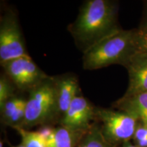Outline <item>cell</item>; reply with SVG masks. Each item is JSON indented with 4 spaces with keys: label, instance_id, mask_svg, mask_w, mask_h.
Wrapping results in <instances>:
<instances>
[{
    "label": "cell",
    "instance_id": "cell-1",
    "mask_svg": "<svg viewBox=\"0 0 147 147\" xmlns=\"http://www.w3.org/2000/svg\"><path fill=\"white\" fill-rule=\"evenodd\" d=\"M118 3L111 0H88L68 27L83 53L121 30L118 23Z\"/></svg>",
    "mask_w": 147,
    "mask_h": 147
},
{
    "label": "cell",
    "instance_id": "cell-2",
    "mask_svg": "<svg viewBox=\"0 0 147 147\" xmlns=\"http://www.w3.org/2000/svg\"><path fill=\"white\" fill-rule=\"evenodd\" d=\"M136 51L134 29H121L84 53L83 68L94 70L115 64L123 66Z\"/></svg>",
    "mask_w": 147,
    "mask_h": 147
},
{
    "label": "cell",
    "instance_id": "cell-3",
    "mask_svg": "<svg viewBox=\"0 0 147 147\" xmlns=\"http://www.w3.org/2000/svg\"><path fill=\"white\" fill-rule=\"evenodd\" d=\"M59 122L54 76H50L29 91L21 128L29 130L36 126L53 125Z\"/></svg>",
    "mask_w": 147,
    "mask_h": 147
},
{
    "label": "cell",
    "instance_id": "cell-4",
    "mask_svg": "<svg viewBox=\"0 0 147 147\" xmlns=\"http://www.w3.org/2000/svg\"><path fill=\"white\" fill-rule=\"evenodd\" d=\"M95 121L105 139L119 146L133 138L139 121L131 114L120 110L95 107Z\"/></svg>",
    "mask_w": 147,
    "mask_h": 147
},
{
    "label": "cell",
    "instance_id": "cell-5",
    "mask_svg": "<svg viewBox=\"0 0 147 147\" xmlns=\"http://www.w3.org/2000/svg\"><path fill=\"white\" fill-rule=\"evenodd\" d=\"M30 57L27 53L24 38L16 14L7 11L0 20V63Z\"/></svg>",
    "mask_w": 147,
    "mask_h": 147
},
{
    "label": "cell",
    "instance_id": "cell-6",
    "mask_svg": "<svg viewBox=\"0 0 147 147\" xmlns=\"http://www.w3.org/2000/svg\"><path fill=\"white\" fill-rule=\"evenodd\" d=\"M2 67L5 75L20 91H30L50 77L37 65L31 57L11 60Z\"/></svg>",
    "mask_w": 147,
    "mask_h": 147
},
{
    "label": "cell",
    "instance_id": "cell-7",
    "mask_svg": "<svg viewBox=\"0 0 147 147\" xmlns=\"http://www.w3.org/2000/svg\"><path fill=\"white\" fill-rule=\"evenodd\" d=\"M95 121V107L80 93L74 99L58 125L86 133Z\"/></svg>",
    "mask_w": 147,
    "mask_h": 147
},
{
    "label": "cell",
    "instance_id": "cell-8",
    "mask_svg": "<svg viewBox=\"0 0 147 147\" xmlns=\"http://www.w3.org/2000/svg\"><path fill=\"white\" fill-rule=\"evenodd\" d=\"M123 66L128 73V87L123 97L147 92V53L136 51Z\"/></svg>",
    "mask_w": 147,
    "mask_h": 147
},
{
    "label": "cell",
    "instance_id": "cell-9",
    "mask_svg": "<svg viewBox=\"0 0 147 147\" xmlns=\"http://www.w3.org/2000/svg\"><path fill=\"white\" fill-rule=\"evenodd\" d=\"M54 80L57 106L60 121L68 110L74 99L80 93V86L78 78L71 74L54 76Z\"/></svg>",
    "mask_w": 147,
    "mask_h": 147
},
{
    "label": "cell",
    "instance_id": "cell-10",
    "mask_svg": "<svg viewBox=\"0 0 147 147\" xmlns=\"http://www.w3.org/2000/svg\"><path fill=\"white\" fill-rule=\"evenodd\" d=\"M113 107L134 115L139 122L147 127V92L129 97L122 96L114 103Z\"/></svg>",
    "mask_w": 147,
    "mask_h": 147
},
{
    "label": "cell",
    "instance_id": "cell-11",
    "mask_svg": "<svg viewBox=\"0 0 147 147\" xmlns=\"http://www.w3.org/2000/svg\"><path fill=\"white\" fill-rule=\"evenodd\" d=\"M86 133L59 125L53 136L47 142L48 147H77Z\"/></svg>",
    "mask_w": 147,
    "mask_h": 147
},
{
    "label": "cell",
    "instance_id": "cell-12",
    "mask_svg": "<svg viewBox=\"0 0 147 147\" xmlns=\"http://www.w3.org/2000/svg\"><path fill=\"white\" fill-rule=\"evenodd\" d=\"M77 147H119L110 144L105 139L100 126L96 121L86 132Z\"/></svg>",
    "mask_w": 147,
    "mask_h": 147
},
{
    "label": "cell",
    "instance_id": "cell-13",
    "mask_svg": "<svg viewBox=\"0 0 147 147\" xmlns=\"http://www.w3.org/2000/svg\"><path fill=\"white\" fill-rule=\"evenodd\" d=\"M27 103V98L14 95L7 100L2 106H0L1 123L8 126L11 119L13 117L18 110Z\"/></svg>",
    "mask_w": 147,
    "mask_h": 147
},
{
    "label": "cell",
    "instance_id": "cell-14",
    "mask_svg": "<svg viewBox=\"0 0 147 147\" xmlns=\"http://www.w3.org/2000/svg\"><path fill=\"white\" fill-rule=\"evenodd\" d=\"M25 147H48L47 142L37 131H30L23 128L16 129Z\"/></svg>",
    "mask_w": 147,
    "mask_h": 147
},
{
    "label": "cell",
    "instance_id": "cell-15",
    "mask_svg": "<svg viewBox=\"0 0 147 147\" xmlns=\"http://www.w3.org/2000/svg\"><path fill=\"white\" fill-rule=\"evenodd\" d=\"M16 87L6 75H1L0 78V106L9 99L15 95Z\"/></svg>",
    "mask_w": 147,
    "mask_h": 147
},
{
    "label": "cell",
    "instance_id": "cell-16",
    "mask_svg": "<svg viewBox=\"0 0 147 147\" xmlns=\"http://www.w3.org/2000/svg\"><path fill=\"white\" fill-rule=\"evenodd\" d=\"M136 50L147 53V27L134 29Z\"/></svg>",
    "mask_w": 147,
    "mask_h": 147
},
{
    "label": "cell",
    "instance_id": "cell-17",
    "mask_svg": "<svg viewBox=\"0 0 147 147\" xmlns=\"http://www.w3.org/2000/svg\"><path fill=\"white\" fill-rule=\"evenodd\" d=\"M133 143L138 147H147V127L138 123L132 138Z\"/></svg>",
    "mask_w": 147,
    "mask_h": 147
},
{
    "label": "cell",
    "instance_id": "cell-18",
    "mask_svg": "<svg viewBox=\"0 0 147 147\" xmlns=\"http://www.w3.org/2000/svg\"><path fill=\"white\" fill-rule=\"evenodd\" d=\"M55 129V127H53V125H47L40 126V127L37 130V131L45 140L46 142H47L54 135Z\"/></svg>",
    "mask_w": 147,
    "mask_h": 147
},
{
    "label": "cell",
    "instance_id": "cell-19",
    "mask_svg": "<svg viewBox=\"0 0 147 147\" xmlns=\"http://www.w3.org/2000/svg\"><path fill=\"white\" fill-rule=\"evenodd\" d=\"M139 27H147V1L144 2V9L143 17Z\"/></svg>",
    "mask_w": 147,
    "mask_h": 147
},
{
    "label": "cell",
    "instance_id": "cell-20",
    "mask_svg": "<svg viewBox=\"0 0 147 147\" xmlns=\"http://www.w3.org/2000/svg\"><path fill=\"white\" fill-rule=\"evenodd\" d=\"M122 147H138L136 145H135L133 142H131V141H128V142H124L122 144Z\"/></svg>",
    "mask_w": 147,
    "mask_h": 147
},
{
    "label": "cell",
    "instance_id": "cell-21",
    "mask_svg": "<svg viewBox=\"0 0 147 147\" xmlns=\"http://www.w3.org/2000/svg\"><path fill=\"white\" fill-rule=\"evenodd\" d=\"M11 147H25V146H24V144H23V143L21 142L20 144H18V145H16V146H12V145L10 144Z\"/></svg>",
    "mask_w": 147,
    "mask_h": 147
},
{
    "label": "cell",
    "instance_id": "cell-22",
    "mask_svg": "<svg viewBox=\"0 0 147 147\" xmlns=\"http://www.w3.org/2000/svg\"><path fill=\"white\" fill-rule=\"evenodd\" d=\"M0 147H4V145H3V142L2 140H1L0 141Z\"/></svg>",
    "mask_w": 147,
    "mask_h": 147
},
{
    "label": "cell",
    "instance_id": "cell-23",
    "mask_svg": "<svg viewBox=\"0 0 147 147\" xmlns=\"http://www.w3.org/2000/svg\"><path fill=\"white\" fill-rule=\"evenodd\" d=\"M10 147H11V146H10Z\"/></svg>",
    "mask_w": 147,
    "mask_h": 147
}]
</instances>
